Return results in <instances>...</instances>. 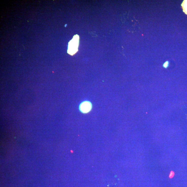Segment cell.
Here are the masks:
<instances>
[{
  "instance_id": "cell-1",
  "label": "cell",
  "mask_w": 187,
  "mask_h": 187,
  "mask_svg": "<svg viewBox=\"0 0 187 187\" xmlns=\"http://www.w3.org/2000/svg\"><path fill=\"white\" fill-rule=\"evenodd\" d=\"M92 105L90 102H84L80 106V109L83 113H87L90 111Z\"/></svg>"
},
{
  "instance_id": "cell-2",
  "label": "cell",
  "mask_w": 187,
  "mask_h": 187,
  "mask_svg": "<svg viewBox=\"0 0 187 187\" xmlns=\"http://www.w3.org/2000/svg\"><path fill=\"white\" fill-rule=\"evenodd\" d=\"M169 61H166L163 65V67L167 69L168 67H169Z\"/></svg>"
},
{
  "instance_id": "cell-3",
  "label": "cell",
  "mask_w": 187,
  "mask_h": 187,
  "mask_svg": "<svg viewBox=\"0 0 187 187\" xmlns=\"http://www.w3.org/2000/svg\"><path fill=\"white\" fill-rule=\"evenodd\" d=\"M174 172H173V171H171V172H170V175L169 176V177H170V178H172V177H173L174 176Z\"/></svg>"
},
{
  "instance_id": "cell-4",
  "label": "cell",
  "mask_w": 187,
  "mask_h": 187,
  "mask_svg": "<svg viewBox=\"0 0 187 187\" xmlns=\"http://www.w3.org/2000/svg\"><path fill=\"white\" fill-rule=\"evenodd\" d=\"M66 25H65V27H66Z\"/></svg>"
}]
</instances>
